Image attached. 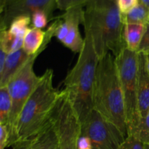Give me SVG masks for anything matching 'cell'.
<instances>
[{
  "instance_id": "obj_1",
  "label": "cell",
  "mask_w": 149,
  "mask_h": 149,
  "mask_svg": "<svg viewBox=\"0 0 149 149\" xmlns=\"http://www.w3.org/2000/svg\"><path fill=\"white\" fill-rule=\"evenodd\" d=\"M82 24L92 37L99 60L111 53L116 57L126 47L124 23L116 2L112 0H90L84 9Z\"/></svg>"
},
{
  "instance_id": "obj_2",
  "label": "cell",
  "mask_w": 149,
  "mask_h": 149,
  "mask_svg": "<svg viewBox=\"0 0 149 149\" xmlns=\"http://www.w3.org/2000/svg\"><path fill=\"white\" fill-rule=\"evenodd\" d=\"M93 109L127 137L125 98L115 57L108 53L99 60L93 95Z\"/></svg>"
},
{
  "instance_id": "obj_3",
  "label": "cell",
  "mask_w": 149,
  "mask_h": 149,
  "mask_svg": "<svg viewBox=\"0 0 149 149\" xmlns=\"http://www.w3.org/2000/svg\"><path fill=\"white\" fill-rule=\"evenodd\" d=\"M53 77L52 69H47L41 76L20 113L8 147L36 134L51 120L62 95V90L53 87Z\"/></svg>"
},
{
  "instance_id": "obj_4",
  "label": "cell",
  "mask_w": 149,
  "mask_h": 149,
  "mask_svg": "<svg viewBox=\"0 0 149 149\" xmlns=\"http://www.w3.org/2000/svg\"><path fill=\"white\" fill-rule=\"evenodd\" d=\"M84 46L78 59L65 80L66 92L82 123L93 110V95L99 58L90 32L84 29Z\"/></svg>"
},
{
  "instance_id": "obj_5",
  "label": "cell",
  "mask_w": 149,
  "mask_h": 149,
  "mask_svg": "<svg viewBox=\"0 0 149 149\" xmlns=\"http://www.w3.org/2000/svg\"><path fill=\"white\" fill-rule=\"evenodd\" d=\"M115 59L125 98L127 136L134 137L141 120L137 94L138 53L125 47Z\"/></svg>"
},
{
  "instance_id": "obj_6",
  "label": "cell",
  "mask_w": 149,
  "mask_h": 149,
  "mask_svg": "<svg viewBox=\"0 0 149 149\" xmlns=\"http://www.w3.org/2000/svg\"><path fill=\"white\" fill-rule=\"evenodd\" d=\"M40 54V52H37L32 55L7 86L12 99L11 113L7 125L10 131V140L14 133L19 116L25 104L40 81L41 77H38L33 70L34 61Z\"/></svg>"
},
{
  "instance_id": "obj_7",
  "label": "cell",
  "mask_w": 149,
  "mask_h": 149,
  "mask_svg": "<svg viewBox=\"0 0 149 149\" xmlns=\"http://www.w3.org/2000/svg\"><path fill=\"white\" fill-rule=\"evenodd\" d=\"M81 125V135L90 140L92 149H118L126 138L114 125L95 109Z\"/></svg>"
},
{
  "instance_id": "obj_8",
  "label": "cell",
  "mask_w": 149,
  "mask_h": 149,
  "mask_svg": "<svg viewBox=\"0 0 149 149\" xmlns=\"http://www.w3.org/2000/svg\"><path fill=\"white\" fill-rule=\"evenodd\" d=\"M59 149H79V140L81 135V125L65 90L53 115Z\"/></svg>"
},
{
  "instance_id": "obj_9",
  "label": "cell",
  "mask_w": 149,
  "mask_h": 149,
  "mask_svg": "<svg viewBox=\"0 0 149 149\" xmlns=\"http://www.w3.org/2000/svg\"><path fill=\"white\" fill-rule=\"evenodd\" d=\"M55 8H58L57 0H17L6 6L1 14L0 30L8 29L16 17L23 15L31 17L33 13L39 10L45 12L51 20Z\"/></svg>"
},
{
  "instance_id": "obj_10",
  "label": "cell",
  "mask_w": 149,
  "mask_h": 149,
  "mask_svg": "<svg viewBox=\"0 0 149 149\" xmlns=\"http://www.w3.org/2000/svg\"><path fill=\"white\" fill-rule=\"evenodd\" d=\"M58 134L53 116L51 120L35 135L15 143L13 149H58Z\"/></svg>"
},
{
  "instance_id": "obj_11",
  "label": "cell",
  "mask_w": 149,
  "mask_h": 149,
  "mask_svg": "<svg viewBox=\"0 0 149 149\" xmlns=\"http://www.w3.org/2000/svg\"><path fill=\"white\" fill-rule=\"evenodd\" d=\"M59 17L65 20L68 26V33L62 44L72 52L79 53L84 42L79 31V25L82 24L84 17V7L69 9Z\"/></svg>"
},
{
  "instance_id": "obj_12",
  "label": "cell",
  "mask_w": 149,
  "mask_h": 149,
  "mask_svg": "<svg viewBox=\"0 0 149 149\" xmlns=\"http://www.w3.org/2000/svg\"><path fill=\"white\" fill-rule=\"evenodd\" d=\"M137 94L138 110L143 118L149 111V72L147 68L146 55L143 53H138Z\"/></svg>"
},
{
  "instance_id": "obj_13",
  "label": "cell",
  "mask_w": 149,
  "mask_h": 149,
  "mask_svg": "<svg viewBox=\"0 0 149 149\" xmlns=\"http://www.w3.org/2000/svg\"><path fill=\"white\" fill-rule=\"evenodd\" d=\"M31 56L23 48L8 54L4 63V68L0 73V87H7L13 77L24 66Z\"/></svg>"
},
{
  "instance_id": "obj_14",
  "label": "cell",
  "mask_w": 149,
  "mask_h": 149,
  "mask_svg": "<svg viewBox=\"0 0 149 149\" xmlns=\"http://www.w3.org/2000/svg\"><path fill=\"white\" fill-rule=\"evenodd\" d=\"M146 25L127 23L124 25L123 37L126 47L132 52H137L144 33Z\"/></svg>"
},
{
  "instance_id": "obj_15",
  "label": "cell",
  "mask_w": 149,
  "mask_h": 149,
  "mask_svg": "<svg viewBox=\"0 0 149 149\" xmlns=\"http://www.w3.org/2000/svg\"><path fill=\"white\" fill-rule=\"evenodd\" d=\"M24 39L14 35L8 29L0 30V49L10 54L22 49Z\"/></svg>"
},
{
  "instance_id": "obj_16",
  "label": "cell",
  "mask_w": 149,
  "mask_h": 149,
  "mask_svg": "<svg viewBox=\"0 0 149 149\" xmlns=\"http://www.w3.org/2000/svg\"><path fill=\"white\" fill-rule=\"evenodd\" d=\"M122 15L124 24L135 23L146 25L149 22V7L139 3L129 13Z\"/></svg>"
},
{
  "instance_id": "obj_17",
  "label": "cell",
  "mask_w": 149,
  "mask_h": 149,
  "mask_svg": "<svg viewBox=\"0 0 149 149\" xmlns=\"http://www.w3.org/2000/svg\"><path fill=\"white\" fill-rule=\"evenodd\" d=\"M12 110V99L7 87H0V125H8Z\"/></svg>"
},
{
  "instance_id": "obj_18",
  "label": "cell",
  "mask_w": 149,
  "mask_h": 149,
  "mask_svg": "<svg viewBox=\"0 0 149 149\" xmlns=\"http://www.w3.org/2000/svg\"><path fill=\"white\" fill-rule=\"evenodd\" d=\"M31 23V16H19L12 21L11 24L9 26L8 30L14 35L24 39L26 33L30 30L31 28L29 26Z\"/></svg>"
},
{
  "instance_id": "obj_19",
  "label": "cell",
  "mask_w": 149,
  "mask_h": 149,
  "mask_svg": "<svg viewBox=\"0 0 149 149\" xmlns=\"http://www.w3.org/2000/svg\"><path fill=\"white\" fill-rule=\"evenodd\" d=\"M134 138L139 140L145 145L149 144V111L144 117L141 118L138 130Z\"/></svg>"
},
{
  "instance_id": "obj_20",
  "label": "cell",
  "mask_w": 149,
  "mask_h": 149,
  "mask_svg": "<svg viewBox=\"0 0 149 149\" xmlns=\"http://www.w3.org/2000/svg\"><path fill=\"white\" fill-rule=\"evenodd\" d=\"M49 21V19L47 15L44 11H36L31 15L32 28L39 29H45Z\"/></svg>"
},
{
  "instance_id": "obj_21",
  "label": "cell",
  "mask_w": 149,
  "mask_h": 149,
  "mask_svg": "<svg viewBox=\"0 0 149 149\" xmlns=\"http://www.w3.org/2000/svg\"><path fill=\"white\" fill-rule=\"evenodd\" d=\"M90 0H57V6L61 10L65 12L69 9L79 6L85 7Z\"/></svg>"
},
{
  "instance_id": "obj_22",
  "label": "cell",
  "mask_w": 149,
  "mask_h": 149,
  "mask_svg": "<svg viewBox=\"0 0 149 149\" xmlns=\"http://www.w3.org/2000/svg\"><path fill=\"white\" fill-rule=\"evenodd\" d=\"M118 149H145V144L132 136H127Z\"/></svg>"
},
{
  "instance_id": "obj_23",
  "label": "cell",
  "mask_w": 149,
  "mask_h": 149,
  "mask_svg": "<svg viewBox=\"0 0 149 149\" xmlns=\"http://www.w3.org/2000/svg\"><path fill=\"white\" fill-rule=\"evenodd\" d=\"M139 3V0H117L116 1V4L122 15L129 13Z\"/></svg>"
},
{
  "instance_id": "obj_24",
  "label": "cell",
  "mask_w": 149,
  "mask_h": 149,
  "mask_svg": "<svg viewBox=\"0 0 149 149\" xmlns=\"http://www.w3.org/2000/svg\"><path fill=\"white\" fill-rule=\"evenodd\" d=\"M58 18L59 19V23H58L55 36L58 41L63 43V42L66 38L67 35L68 33V23L65 20H63L62 18H60L59 17Z\"/></svg>"
},
{
  "instance_id": "obj_25",
  "label": "cell",
  "mask_w": 149,
  "mask_h": 149,
  "mask_svg": "<svg viewBox=\"0 0 149 149\" xmlns=\"http://www.w3.org/2000/svg\"><path fill=\"white\" fill-rule=\"evenodd\" d=\"M10 141V131L8 125H0V149L7 148Z\"/></svg>"
},
{
  "instance_id": "obj_26",
  "label": "cell",
  "mask_w": 149,
  "mask_h": 149,
  "mask_svg": "<svg viewBox=\"0 0 149 149\" xmlns=\"http://www.w3.org/2000/svg\"><path fill=\"white\" fill-rule=\"evenodd\" d=\"M137 52L145 54V55L149 54V22L146 25L145 33Z\"/></svg>"
},
{
  "instance_id": "obj_27",
  "label": "cell",
  "mask_w": 149,
  "mask_h": 149,
  "mask_svg": "<svg viewBox=\"0 0 149 149\" xmlns=\"http://www.w3.org/2000/svg\"><path fill=\"white\" fill-rule=\"evenodd\" d=\"M8 0H0V13H2L4 12V8L7 5V2Z\"/></svg>"
},
{
  "instance_id": "obj_28",
  "label": "cell",
  "mask_w": 149,
  "mask_h": 149,
  "mask_svg": "<svg viewBox=\"0 0 149 149\" xmlns=\"http://www.w3.org/2000/svg\"><path fill=\"white\" fill-rule=\"evenodd\" d=\"M140 3L144 4V5L147 6V7H149V0H139Z\"/></svg>"
},
{
  "instance_id": "obj_29",
  "label": "cell",
  "mask_w": 149,
  "mask_h": 149,
  "mask_svg": "<svg viewBox=\"0 0 149 149\" xmlns=\"http://www.w3.org/2000/svg\"><path fill=\"white\" fill-rule=\"evenodd\" d=\"M146 61H147V68H148V71L149 72V54L146 55Z\"/></svg>"
},
{
  "instance_id": "obj_30",
  "label": "cell",
  "mask_w": 149,
  "mask_h": 149,
  "mask_svg": "<svg viewBox=\"0 0 149 149\" xmlns=\"http://www.w3.org/2000/svg\"><path fill=\"white\" fill-rule=\"evenodd\" d=\"M17 1V0H8V1H7V5H6V6H7V5H8V4H11V3L14 2V1Z\"/></svg>"
},
{
  "instance_id": "obj_31",
  "label": "cell",
  "mask_w": 149,
  "mask_h": 149,
  "mask_svg": "<svg viewBox=\"0 0 149 149\" xmlns=\"http://www.w3.org/2000/svg\"><path fill=\"white\" fill-rule=\"evenodd\" d=\"M145 149H149V144L148 145H145Z\"/></svg>"
},
{
  "instance_id": "obj_32",
  "label": "cell",
  "mask_w": 149,
  "mask_h": 149,
  "mask_svg": "<svg viewBox=\"0 0 149 149\" xmlns=\"http://www.w3.org/2000/svg\"><path fill=\"white\" fill-rule=\"evenodd\" d=\"M112 1H115V2H116V1H117V0H112Z\"/></svg>"
},
{
  "instance_id": "obj_33",
  "label": "cell",
  "mask_w": 149,
  "mask_h": 149,
  "mask_svg": "<svg viewBox=\"0 0 149 149\" xmlns=\"http://www.w3.org/2000/svg\"><path fill=\"white\" fill-rule=\"evenodd\" d=\"M58 149H59V146H58Z\"/></svg>"
}]
</instances>
